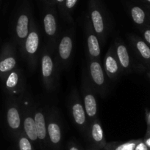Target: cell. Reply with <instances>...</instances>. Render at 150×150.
<instances>
[{"label": "cell", "instance_id": "obj_31", "mask_svg": "<svg viewBox=\"0 0 150 150\" xmlns=\"http://www.w3.org/2000/svg\"><path fill=\"white\" fill-rule=\"evenodd\" d=\"M150 136V127L149 128L146 129V136Z\"/></svg>", "mask_w": 150, "mask_h": 150}, {"label": "cell", "instance_id": "obj_15", "mask_svg": "<svg viewBox=\"0 0 150 150\" xmlns=\"http://www.w3.org/2000/svg\"><path fill=\"white\" fill-rule=\"evenodd\" d=\"M34 120L37 136L41 149L49 147L46 128V111L40 103H34Z\"/></svg>", "mask_w": 150, "mask_h": 150}, {"label": "cell", "instance_id": "obj_12", "mask_svg": "<svg viewBox=\"0 0 150 150\" xmlns=\"http://www.w3.org/2000/svg\"><path fill=\"white\" fill-rule=\"evenodd\" d=\"M4 89L10 99L21 101L25 95L26 82L23 72L21 69L16 68L10 72L3 80Z\"/></svg>", "mask_w": 150, "mask_h": 150}, {"label": "cell", "instance_id": "obj_30", "mask_svg": "<svg viewBox=\"0 0 150 150\" xmlns=\"http://www.w3.org/2000/svg\"><path fill=\"white\" fill-rule=\"evenodd\" d=\"M143 141H144L145 144L147 146V147L150 149V136H145L144 139H143Z\"/></svg>", "mask_w": 150, "mask_h": 150}, {"label": "cell", "instance_id": "obj_23", "mask_svg": "<svg viewBox=\"0 0 150 150\" xmlns=\"http://www.w3.org/2000/svg\"><path fill=\"white\" fill-rule=\"evenodd\" d=\"M78 0H65L63 7L60 10L61 16L69 23H73V19L71 17V12L76 6Z\"/></svg>", "mask_w": 150, "mask_h": 150}, {"label": "cell", "instance_id": "obj_27", "mask_svg": "<svg viewBox=\"0 0 150 150\" xmlns=\"http://www.w3.org/2000/svg\"><path fill=\"white\" fill-rule=\"evenodd\" d=\"M134 150H150V149L147 147V146L145 144V143L144 142L143 139H141V140H140V142L137 144V145L135 146V149Z\"/></svg>", "mask_w": 150, "mask_h": 150}, {"label": "cell", "instance_id": "obj_29", "mask_svg": "<svg viewBox=\"0 0 150 150\" xmlns=\"http://www.w3.org/2000/svg\"><path fill=\"white\" fill-rule=\"evenodd\" d=\"M146 122L147 128H149L150 127V111H146Z\"/></svg>", "mask_w": 150, "mask_h": 150}, {"label": "cell", "instance_id": "obj_26", "mask_svg": "<svg viewBox=\"0 0 150 150\" xmlns=\"http://www.w3.org/2000/svg\"><path fill=\"white\" fill-rule=\"evenodd\" d=\"M142 35L144 37V41L150 47V27L144 28L142 30Z\"/></svg>", "mask_w": 150, "mask_h": 150}, {"label": "cell", "instance_id": "obj_21", "mask_svg": "<svg viewBox=\"0 0 150 150\" xmlns=\"http://www.w3.org/2000/svg\"><path fill=\"white\" fill-rule=\"evenodd\" d=\"M129 15L132 21L137 26H144L146 21V13L145 10L138 5H132L129 8Z\"/></svg>", "mask_w": 150, "mask_h": 150}, {"label": "cell", "instance_id": "obj_28", "mask_svg": "<svg viewBox=\"0 0 150 150\" xmlns=\"http://www.w3.org/2000/svg\"><path fill=\"white\" fill-rule=\"evenodd\" d=\"M67 150H81L75 142H69L67 144Z\"/></svg>", "mask_w": 150, "mask_h": 150}, {"label": "cell", "instance_id": "obj_6", "mask_svg": "<svg viewBox=\"0 0 150 150\" xmlns=\"http://www.w3.org/2000/svg\"><path fill=\"white\" fill-rule=\"evenodd\" d=\"M69 108L74 124L82 135L85 136L88 131L89 120L87 117L82 98L77 89L73 88L69 95Z\"/></svg>", "mask_w": 150, "mask_h": 150}, {"label": "cell", "instance_id": "obj_5", "mask_svg": "<svg viewBox=\"0 0 150 150\" xmlns=\"http://www.w3.org/2000/svg\"><path fill=\"white\" fill-rule=\"evenodd\" d=\"M87 16L99 40L101 46H102L105 43L109 29L104 10L99 0H89L88 15Z\"/></svg>", "mask_w": 150, "mask_h": 150}, {"label": "cell", "instance_id": "obj_1", "mask_svg": "<svg viewBox=\"0 0 150 150\" xmlns=\"http://www.w3.org/2000/svg\"><path fill=\"white\" fill-rule=\"evenodd\" d=\"M40 64L44 86L48 91L54 90L58 85L60 70L56 64L54 53L49 51L45 45L41 51Z\"/></svg>", "mask_w": 150, "mask_h": 150}, {"label": "cell", "instance_id": "obj_7", "mask_svg": "<svg viewBox=\"0 0 150 150\" xmlns=\"http://www.w3.org/2000/svg\"><path fill=\"white\" fill-rule=\"evenodd\" d=\"M46 128L49 147L53 150H60L63 129L60 114L55 107H51L46 111Z\"/></svg>", "mask_w": 150, "mask_h": 150}, {"label": "cell", "instance_id": "obj_17", "mask_svg": "<svg viewBox=\"0 0 150 150\" xmlns=\"http://www.w3.org/2000/svg\"><path fill=\"white\" fill-rule=\"evenodd\" d=\"M85 137L91 144V146L99 149H103L105 146L106 142L104 129L99 119L96 118L89 122L88 131Z\"/></svg>", "mask_w": 150, "mask_h": 150}, {"label": "cell", "instance_id": "obj_34", "mask_svg": "<svg viewBox=\"0 0 150 150\" xmlns=\"http://www.w3.org/2000/svg\"><path fill=\"white\" fill-rule=\"evenodd\" d=\"M148 76H149V78H150V71H149V73Z\"/></svg>", "mask_w": 150, "mask_h": 150}, {"label": "cell", "instance_id": "obj_33", "mask_svg": "<svg viewBox=\"0 0 150 150\" xmlns=\"http://www.w3.org/2000/svg\"><path fill=\"white\" fill-rule=\"evenodd\" d=\"M145 1H147V2L150 3V0H145Z\"/></svg>", "mask_w": 150, "mask_h": 150}, {"label": "cell", "instance_id": "obj_4", "mask_svg": "<svg viewBox=\"0 0 150 150\" xmlns=\"http://www.w3.org/2000/svg\"><path fill=\"white\" fill-rule=\"evenodd\" d=\"M43 31L46 40L45 46L51 52L55 53L60 36L55 7L47 6L44 10L43 14Z\"/></svg>", "mask_w": 150, "mask_h": 150}, {"label": "cell", "instance_id": "obj_22", "mask_svg": "<svg viewBox=\"0 0 150 150\" xmlns=\"http://www.w3.org/2000/svg\"><path fill=\"white\" fill-rule=\"evenodd\" d=\"M141 139H132L125 142H109L106 144L103 150H134Z\"/></svg>", "mask_w": 150, "mask_h": 150}, {"label": "cell", "instance_id": "obj_19", "mask_svg": "<svg viewBox=\"0 0 150 150\" xmlns=\"http://www.w3.org/2000/svg\"><path fill=\"white\" fill-rule=\"evenodd\" d=\"M114 48L118 61L121 66L122 72L128 73L131 71V59L129 51L124 42L118 38L114 42Z\"/></svg>", "mask_w": 150, "mask_h": 150}, {"label": "cell", "instance_id": "obj_16", "mask_svg": "<svg viewBox=\"0 0 150 150\" xmlns=\"http://www.w3.org/2000/svg\"><path fill=\"white\" fill-rule=\"evenodd\" d=\"M85 35L87 46V59L99 60L101 59V44L93 29L92 25L87 16L85 20Z\"/></svg>", "mask_w": 150, "mask_h": 150}, {"label": "cell", "instance_id": "obj_20", "mask_svg": "<svg viewBox=\"0 0 150 150\" xmlns=\"http://www.w3.org/2000/svg\"><path fill=\"white\" fill-rule=\"evenodd\" d=\"M129 41L136 54L146 62L150 63V47L148 44L136 35H129Z\"/></svg>", "mask_w": 150, "mask_h": 150}, {"label": "cell", "instance_id": "obj_9", "mask_svg": "<svg viewBox=\"0 0 150 150\" xmlns=\"http://www.w3.org/2000/svg\"><path fill=\"white\" fill-rule=\"evenodd\" d=\"M32 18V11L28 5L22 7L16 16L14 24V40L20 54L23 50L26 38L29 35Z\"/></svg>", "mask_w": 150, "mask_h": 150}, {"label": "cell", "instance_id": "obj_10", "mask_svg": "<svg viewBox=\"0 0 150 150\" xmlns=\"http://www.w3.org/2000/svg\"><path fill=\"white\" fill-rule=\"evenodd\" d=\"M88 60L86 73L91 85L101 98L107 95L108 91L107 76L103 66L99 60Z\"/></svg>", "mask_w": 150, "mask_h": 150}, {"label": "cell", "instance_id": "obj_8", "mask_svg": "<svg viewBox=\"0 0 150 150\" xmlns=\"http://www.w3.org/2000/svg\"><path fill=\"white\" fill-rule=\"evenodd\" d=\"M34 103L32 98L25 94L21 101L22 131L32 142L34 146L41 149L34 120Z\"/></svg>", "mask_w": 150, "mask_h": 150}, {"label": "cell", "instance_id": "obj_13", "mask_svg": "<svg viewBox=\"0 0 150 150\" xmlns=\"http://www.w3.org/2000/svg\"><path fill=\"white\" fill-rule=\"evenodd\" d=\"M21 101L9 98L7 103L6 123L14 139L22 131Z\"/></svg>", "mask_w": 150, "mask_h": 150}, {"label": "cell", "instance_id": "obj_32", "mask_svg": "<svg viewBox=\"0 0 150 150\" xmlns=\"http://www.w3.org/2000/svg\"><path fill=\"white\" fill-rule=\"evenodd\" d=\"M87 150H103V149H96V148H94L93 147V146H91V147L88 148Z\"/></svg>", "mask_w": 150, "mask_h": 150}, {"label": "cell", "instance_id": "obj_14", "mask_svg": "<svg viewBox=\"0 0 150 150\" xmlns=\"http://www.w3.org/2000/svg\"><path fill=\"white\" fill-rule=\"evenodd\" d=\"M17 64L16 47L7 42L4 45L0 54V78L4 80L10 72L16 68Z\"/></svg>", "mask_w": 150, "mask_h": 150}, {"label": "cell", "instance_id": "obj_2", "mask_svg": "<svg viewBox=\"0 0 150 150\" xmlns=\"http://www.w3.org/2000/svg\"><path fill=\"white\" fill-rule=\"evenodd\" d=\"M75 27L69 28L60 34L54 53V59L59 70L67 68L70 64L74 48Z\"/></svg>", "mask_w": 150, "mask_h": 150}, {"label": "cell", "instance_id": "obj_25", "mask_svg": "<svg viewBox=\"0 0 150 150\" xmlns=\"http://www.w3.org/2000/svg\"><path fill=\"white\" fill-rule=\"evenodd\" d=\"M42 1L47 6H53V7L57 6L59 11L61 10L65 2V0H42Z\"/></svg>", "mask_w": 150, "mask_h": 150}, {"label": "cell", "instance_id": "obj_18", "mask_svg": "<svg viewBox=\"0 0 150 150\" xmlns=\"http://www.w3.org/2000/svg\"><path fill=\"white\" fill-rule=\"evenodd\" d=\"M103 68L107 77L111 81L117 80L121 73L122 70L118 61L113 44L109 48L104 56Z\"/></svg>", "mask_w": 150, "mask_h": 150}, {"label": "cell", "instance_id": "obj_35", "mask_svg": "<svg viewBox=\"0 0 150 150\" xmlns=\"http://www.w3.org/2000/svg\"><path fill=\"white\" fill-rule=\"evenodd\" d=\"M149 10H150V6H149Z\"/></svg>", "mask_w": 150, "mask_h": 150}, {"label": "cell", "instance_id": "obj_3", "mask_svg": "<svg viewBox=\"0 0 150 150\" xmlns=\"http://www.w3.org/2000/svg\"><path fill=\"white\" fill-rule=\"evenodd\" d=\"M41 45V34L34 18H32L29 35L24 44L21 55L27 63L29 70L33 71L36 68L38 62Z\"/></svg>", "mask_w": 150, "mask_h": 150}, {"label": "cell", "instance_id": "obj_11", "mask_svg": "<svg viewBox=\"0 0 150 150\" xmlns=\"http://www.w3.org/2000/svg\"><path fill=\"white\" fill-rule=\"evenodd\" d=\"M96 92L94 90L88 79L86 70L84 69L81 83V96L89 122L98 118V103L96 98Z\"/></svg>", "mask_w": 150, "mask_h": 150}, {"label": "cell", "instance_id": "obj_24", "mask_svg": "<svg viewBox=\"0 0 150 150\" xmlns=\"http://www.w3.org/2000/svg\"><path fill=\"white\" fill-rule=\"evenodd\" d=\"M17 144L18 150H35L32 142L28 139L23 131L19 133V136L15 138Z\"/></svg>", "mask_w": 150, "mask_h": 150}]
</instances>
